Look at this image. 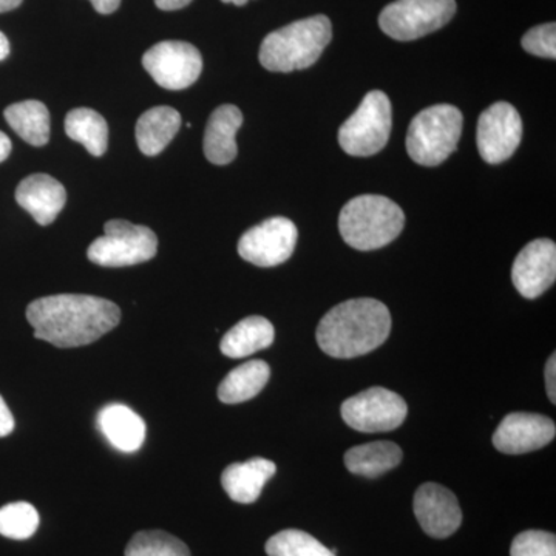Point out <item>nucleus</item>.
<instances>
[{
  "label": "nucleus",
  "instance_id": "412c9836",
  "mask_svg": "<svg viewBox=\"0 0 556 556\" xmlns=\"http://www.w3.org/2000/svg\"><path fill=\"white\" fill-rule=\"evenodd\" d=\"M181 126V115L172 108H153L139 116L138 148L144 155L156 156L170 144Z\"/></svg>",
  "mask_w": 556,
  "mask_h": 556
},
{
  "label": "nucleus",
  "instance_id": "cd10ccee",
  "mask_svg": "<svg viewBox=\"0 0 556 556\" xmlns=\"http://www.w3.org/2000/svg\"><path fill=\"white\" fill-rule=\"evenodd\" d=\"M40 522L38 510L30 503H11L0 507V535L10 540H28Z\"/></svg>",
  "mask_w": 556,
  "mask_h": 556
},
{
  "label": "nucleus",
  "instance_id": "7ed1b4c3",
  "mask_svg": "<svg viewBox=\"0 0 556 556\" xmlns=\"http://www.w3.org/2000/svg\"><path fill=\"white\" fill-rule=\"evenodd\" d=\"M331 38V21L324 14L292 22L266 36L260 47V64L277 73L309 68L316 64Z\"/></svg>",
  "mask_w": 556,
  "mask_h": 556
},
{
  "label": "nucleus",
  "instance_id": "f03ea898",
  "mask_svg": "<svg viewBox=\"0 0 556 556\" xmlns=\"http://www.w3.org/2000/svg\"><path fill=\"white\" fill-rule=\"evenodd\" d=\"M390 331V309L382 302L353 299L334 306L321 318L316 338L328 356L354 358L383 345Z\"/></svg>",
  "mask_w": 556,
  "mask_h": 556
},
{
  "label": "nucleus",
  "instance_id": "c756f323",
  "mask_svg": "<svg viewBox=\"0 0 556 556\" xmlns=\"http://www.w3.org/2000/svg\"><path fill=\"white\" fill-rule=\"evenodd\" d=\"M522 49L527 53L538 58H546V60H555L556 58V25L551 24L538 25L532 30L522 36Z\"/></svg>",
  "mask_w": 556,
  "mask_h": 556
},
{
  "label": "nucleus",
  "instance_id": "f257e3e1",
  "mask_svg": "<svg viewBox=\"0 0 556 556\" xmlns=\"http://www.w3.org/2000/svg\"><path fill=\"white\" fill-rule=\"evenodd\" d=\"M35 338L58 348L97 342L118 327L121 309L110 300L84 294H58L35 300L27 308Z\"/></svg>",
  "mask_w": 556,
  "mask_h": 556
},
{
  "label": "nucleus",
  "instance_id": "72a5a7b5",
  "mask_svg": "<svg viewBox=\"0 0 556 556\" xmlns=\"http://www.w3.org/2000/svg\"><path fill=\"white\" fill-rule=\"evenodd\" d=\"M192 0H155L156 7L163 11H175L185 9Z\"/></svg>",
  "mask_w": 556,
  "mask_h": 556
},
{
  "label": "nucleus",
  "instance_id": "39448f33",
  "mask_svg": "<svg viewBox=\"0 0 556 556\" xmlns=\"http://www.w3.org/2000/svg\"><path fill=\"white\" fill-rule=\"evenodd\" d=\"M463 124V113L455 105L439 104L417 113L407 134L409 159L427 167L444 163L456 152Z\"/></svg>",
  "mask_w": 556,
  "mask_h": 556
},
{
  "label": "nucleus",
  "instance_id": "7c9ffc66",
  "mask_svg": "<svg viewBox=\"0 0 556 556\" xmlns=\"http://www.w3.org/2000/svg\"><path fill=\"white\" fill-rule=\"evenodd\" d=\"M14 430V417L11 415L9 405L0 396V438L9 437Z\"/></svg>",
  "mask_w": 556,
  "mask_h": 556
},
{
  "label": "nucleus",
  "instance_id": "e433bc0d",
  "mask_svg": "<svg viewBox=\"0 0 556 556\" xmlns=\"http://www.w3.org/2000/svg\"><path fill=\"white\" fill-rule=\"evenodd\" d=\"M21 3L22 0H0V13H7V11L17 9Z\"/></svg>",
  "mask_w": 556,
  "mask_h": 556
},
{
  "label": "nucleus",
  "instance_id": "bb28decb",
  "mask_svg": "<svg viewBox=\"0 0 556 556\" xmlns=\"http://www.w3.org/2000/svg\"><path fill=\"white\" fill-rule=\"evenodd\" d=\"M126 556H190L189 547L163 530H142L131 538Z\"/></svg>",
  "mask_w": 556,
  "mask_h": 556
},
{
  "label": "nucleus",
  "instance_id": "2f4dec72",
  "mask_svg": "<svg viewBox=\"0 0 556 556\" xmlns=\"http://www.w3.org/2000/svg\"><path fill=\"white\" fill-rule=\"evenodd\" d=\"M556 356L555 353L548 357L546 364V390L552 404L556 402Z\"/></svg>",
  "mask_w": 556,
  "mask_h": 556
},
{
  "label": "nucleus",
  "instance_id": "a878e982",
  "mask_svg": "<svg viewBox=\"0 0 556 556\" xmlns=\"http://www.w3.org/2000/svg\"><path fill=\"white\" fill-rule=\"evenodd\" d=\"M268 556H336L320 541L303 530H281L270 536L265 547Z\"/></svg>",
  "mask_w": 556,
  "mask_h": 556
},
{
  "label": "nucleus",
  "instance_id": "9d476101",
  "mask_svg": "<svg viewBox=\"0 0 556 556\" xmlns=\"http://www.w3.org/2000/svg\"><path fill=\"white\" fill-rule=\"evenodd\" d=\"M142 65L163 89L185 90L200 78L203 58L192 43L166 40L146 51Z\"/></svg>",
  "mask_w": 556,
  "mask_h": 556
},
{
  "label": "nucleus",
  "instance_id": "2eb2a0df",
  "mask_svg": "<svg viewBox=\"0 0 556 556\" xmlns=\"http://www.w3.org/2000/svg\"><path fill=\"white\" fill-rule=\"evenodd\" d=\"M413 508L424 532L438 540L452 536L463 522L455 493L434 482H426L417 489Z\"/></svg>",
  "mask_w": 556,
  "mask_h": 556
},
{
  "label": "nucleus",
  "instance_id": "c85d7f7f",
  "mask_svg": "<svg viewBox=\"0 0 556 556\" xmlns=\"http://www.w3.org/2000/svg\"><path fill=\"white\" fill-rule=\"evenodd\" d=\"M510 556H556V536L544 530H526L511 543Z\"/></svg>",
  "mask_w": 556,
  "mask_h": 556
},
{
  "label": "nucleus",
  "instance_id": "4468645a",
  "mask_svg": "<svg viewBox=\"0 0 556 556\" xmlns=\"http://www.w3.org/2000/svg\"><path fill=\"white\" fill-rule=\"evenodd\" d=\"M556 278V244L548 239L533 240L519 252L511 268V281L522 298L538 299Z\"/></svg>",
  "mask_w": 556,
  "mask_h": 556
},
{
  "label": "nucleus",
  "instance_id": "f8f14e48",
  "mask_svg": "<svg viewBox=\"0 0 556 556\" xmlns=\"http://www.w3.org/2000/svg\"><path fill=\"white\" fill-rule=\"evenodd\" d=\"M521 139V116L508 102H495L479 116L477 142L485 163H504L517 152Z\"/></svg>",
  "mask_w": 556,
  "mask_h": 556
},
{
  "label": "nucleus",
  "instance_id": "c9c22d12",
  "mask_svg": "<svg viewBox=\"0 0 556 556\" xmlns=\"http://www.w3.org/2000/svg\"><path fill=\"white\" fill-rule=\"evenodd\" d=\"M10 54V42L9 39H7V36L3 35L2 31H0V61L5 60L7 56Z\"/></svg>",
  "mask_w": 556,
  "mask_h": 556
},
{
  "label": "nucleus",
  "instance_id": "f3484780",
  "mask_svg": "<svg viewBox=\"0 0 556 556\" xmlns=\"http://www.w3.org/2000/svg\"><path fill=\"white\" fill-rule=\"evenodd\" d=\"M243 124V115L236 105H222L215 109L207 121L206 134H204V155L212 164L225 166L236 160L237 131Z\"/></svg>",
  "mask_w": 556,
  "mask_h": 556
},
{
  "label": "nucleus",
  "instance_id": "b1692460",
  "mask_svg": "<svg viewBox=\"0 0 556 556\" xmlns=\"http://www.w3.org/2000/svg\"><path fill=\"white\" fill-rule=\"evenodd\" d=\"M7 123L28 144L42 148L50 139V112L43 102L28 100L7 108Z\"/></svg>",
  "mask_w": 556,
  "mask_h": 556
},
{
  "label": "nucleus",
  "instance_id": "473e14b6",
  "mask_svg": "<svg viewBox=\"0 0 556 556\" xmlns=\"http://www.w3.org/2000/svg\"><path fill=\"white\" fill-rule=\"evenodd\" d=\"M93 9L100 14H112L119 9L121 0H90Z\"/></svg>",
  "mask_w": 556,
  "mask_h": 556
},
{
  "label": "nucleus",
  "instance_id": "6ab92c4d",
  "mask_svg": "<svg viewBox=\"0 0 556 556\" xmlns=\"http://www.w3.org/2000/svg\"><path fill=\"white\" fill-rule=\"evenodd\" d=\"M98 427L113 447L134 453L146 439V424L134 409L121 404H110L98 413Z\"/></svg>",
  "mask_w": 556,
  "mask_h": 556
},
{
  "label": "nucleus",
  "instance_id": "4c0bfd02",
  "mask_svg": "<svg viewBox=\"0 0 556 556\" xmlns=\"http://www.w3.org/2000/svg\"><path fill=\"white\" fill-rule=\"evenodd\" d=\"M222 2L233 3V5L243 7V5H247L249 0H222Z\"/></svg>",
  "mask_w": 556,
  "mask_h": 556
},
{
  "label": "nucleus",
  "instance_id": "ddd939ff",
  "mask_svg": "<svg viewBox=\"0 0 556 556\" xmlns=\"http://www.w3.org/2000/svg\"><path fill=\"white\" fill-rule=\"evenodd\" d=\"M556 427L551 417L535 413H511L501 420L493 445L506 455H525L554 441Z\"/></svg>",
  "mask_w": 556,
  "mask_h": 556
},
{
  "label": "nucleus",
  "instance_id": "393cba45",
  "mask_svg": "<svg viewBox=\"0 0 556 556\" xmlns=\"http://www.w3.org/2000/svg\"><path fill=\"white\" fill-rule=\"evenodd\" d=\"M65 134L79 142L93 156L108 152L109 126L100 113L91 109H75L65 116Z\"/></svg>",
  "mask_w": 556,
  "mask_h": 556
},
{
  "label": "nucleus",
  "instance_id": "5701e85b",
  "mask_svg": "<svg viewBox=\"0 0 556 556\" xmlns=\"http://www.w3.org/2000/svg\"><path fill=\"white\" fill-rule=\"evenodd\" d=\"M269 376L270 368L265 361H249L232 369L219 383L218 399L229 405L251 401L266 387Z\"/></svg>",
  "mask_w": 556,
  "mask_h": 556
},
{
  "label": "nucleus",
  "instance_id": "f704fd0d",
  "mask_svg": "<svg viewBox=\"0 0 556 556\" xmlns=\"http://www.w3.org/2000/svg\"><path fill=\"white\" fill-rule=\"evenodd\" d=\"M11 149H13V146H11L10 138L3 131H0V163L9 159Z\"/></svg>",
  "mask_w": 556,
  "mask_h": 556
},
{
  "label": "nucleus",
  "instance_id": "423d86ee",
  "mask_svg": "<svg viewBox=\"0 0 556 556\" xmlns=\"http://www.w3.org/2000/svg\"><path fill=\"white\" fill-rule=\"evenodd\" d=\"M391 126L393 116L390 98L380 90L369 91L356 112L340 127V148L345 150L348 155L361 159L376 155L386 148Z\"/></svg>",
  "mask_w": 556,
  "mask_h": 556
},
{
  "label": "nucleus",
  "instance_id": "dca6fc26",
  "mask_svg": "<svg viewBox=\"0 0 556 556\" xmlns=\"http://www.w3.org/2000/svg\"><path fill=\"white\" fill-rule=\"evenodd\" d=\"M16 201L38 225L49 226L67 203V192L56 178L35 174L22 179L16 189Z\"/></svg>",
  "mask_w": 556,
  "mask_h": 556
},
{
  "label": "nucleus",
  "instance_id": "0eeeda50",
  "mask_svg": "<svg viewBox=\"0 0 556 556\" xmlns=\"http://www.w3.org/2000/svg\"><path fill=\"white\" fill-rule=\"evenodd\" d=\"M104 236L90 244L87 257L105 268H124L149 262L159 251V239L148 226L131 225L126 219H110Z\"/></svg>",
  "mask_w": 556,
  "mask_h": 556
},
{
  "label": "nucleus",
  "instance_id": "6e6552de",
  "mask_svg": "<svg viewBox=\"0 0 556 556\" xmlns=\"http://www.w3.org/2000/svg\"><path fill=\"white\" fill-rule=\"evenodd\" d=\"M455 13V0H396L380 13L379 25L390 38L407 42L445 27Z\"/></svg>",
  "mask_w": 556,
  "mask_h": 556
},
{
  "label": "nucleus",
  "instance_id": "4be33fe9",
  "mask_svg": "<svg viewBox=\"0 0 556 556\" xmlns=\"http://www.w3.org/2000/svg\"><path fill=\"white\" fill-rule=\"evenodd\" d=\"M402 456L404 453L394 442H369L348 450L345 466L351 473L358 477L378 478L396 468Z\"/></svg>",
  "mask_w": 556,
  "mask_h": 556
},
{
  "label": "nucleus",
  "instance_id": "aec40b11",
  "mask_svg": "<svg viewBox=\"0 0 556 556\" xmlns=\"http://www.w3.org/2000/svg\"><path fill=\"white\" fill-rule=\"evenodd\" d=\"M276 339V329L268 318L251 316L240 320L223 336L219 350L229 358L252 356L257 351L266 350Z\"/></svg>",
  "mask_w": 556,
  "mask_h": 556
},
{
  "label": "nucleus",
  "instance_id": "9b49d317",
  "mask_svg": "<svg viewBox=\"0 0 556 556\" xmlns=\"http://www.w3.org/2000/svg\"><path fill=\"white\" fill-rule=\"evenodd\" d=\"M298 239L299 230L291 219L268 218L241 236L239 254L260 268H273L291 258Z\"/></svg>",
  "mask_w": 556,
  "mask_h": 556
},
{
  "label": "nucleus",
  "instance_id": "20e7f679",
  "mask_svg": "<svg viewBox=\"0 0 556 556\" xmlns=\"http://www.w3.org/2000/svg\"><path fill=\"white\" fill-rule=\"evenodd\" d=\"M405 215L394 201L382 195H361L348 201L339 215L342 239L357 251H375L396 240Z\"/></svg>",
  "mask_w": 556,
  "mask_h": 556
},
{
  "label": "nucleus",
  "instance_id": "1a4fd4ad",
  "mask_svg": "<svg viewBox=\"0 0 556 556\" xmlns=\"http://www.w3.org/2000/svg\"><path fill=\"white\" fill-rule=\"evenodd\" d=\"M343 420L361 433L396 430L408 415L407 402L394 391L372 387L346 399L342 404Z\"/></svg>",
  "mask_w": 556,
  "mask_h": 556
},
{
  "label": "nucleus",
  "instance_id": "a211bd4d",
  "mask_svg": "<svg viewBox=\"0 0 556 556\" xmlns=\"http://www.w3.org/2000/svg\"><path fill=\"white\" fill-rule=\"evenodd\" d=\"M277 466L265 457H254L248 463L232 464L222 475V485L230 500L252 504L262 495L263 486L276 475Z\"/></svg>",
  "mask_w": 556,
  "mask_h": 556
}]
</instances>
